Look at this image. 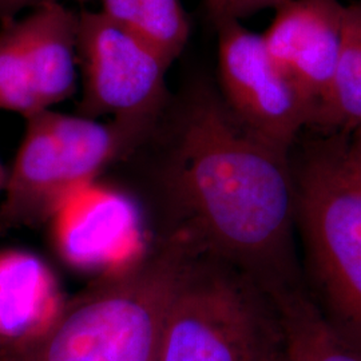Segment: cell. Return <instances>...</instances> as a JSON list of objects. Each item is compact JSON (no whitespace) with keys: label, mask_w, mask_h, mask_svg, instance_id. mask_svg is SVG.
Wrapping results in <instances>:
<instances>
[{"label":"cell","mask_w":361,"mask_h":361,"mask_svg":"<svg viewBox=\"0 0 361 361\" xmlns=\"http://www.w3.org/2000/svg\"><path fill=\"white\" fill-rule=\"evenodd\" d=\"M288 154L245 129L219 91L198 86L173 121L158 171L157 235L245 273L271 296L300 286Z\"/></svg>","instance_id":"1"},{"label":"cell","mask_w":361,"mask_h":361,"mask_svg":"<svg viewBox=\"0 0 361 361\" xmlns=\"http://www.w3.org/2000/svg\"><path fill=\"white\" fill-rule=\"evenodd\" d=\"M189 250L157 235L137 264L66 301L46 329L0 344V361H157L169 301Z\"/></svg>","instance_id":"2"},{"label":"cell","mask_w":361,"mask_h":361,"mask_svg":"<svg viewBox=\"0 0 361 361\" xmlns=\"http://www.w3.org/2000/svg\"><path fill=\"white\" fill-rule=\"evenodd\" d=\"M274 298L245 273L192 255L169 301L157 361H283Z\"/></svg>","instance_id":"3"},{"label":"cell","mask_w":361,"mask_h":361,"mask_svg":"<svg viewBox=\"0 0 361 361\" xmlns=\"http://www.w3.org/2000/svg\"><path fill=\"white\" fill-rule=\"evenodd\" d=\"M157 129L51 109L28 116L0 195V232L47 224L70 194L137 152Z\"/></svg>","instance_id":"4"},{"label":"cell","mask_w":361,"mask_h":361,"mask_svg":"<svg viewBox=\"0 0 361 361\" xmlns=\"http://www.w3.org/2000/svg\"><path fill=\"white\" fill-rule=\"evenodd\" d=\"M296 222L328 322L361 349V189L345 173L340 137L317 145L295 176Z\"/></svg>","instance_id":"5"},{"label":"cell","mask_w":361,"mask_h":361,"mask_svg":"<svg viewBox=\"0 0 361 361\" xmlns=\"http://www.w3.org/2000/svg\"><path fill=\"white\" fill-rule=\"evenodd\" d=\"M78 15V63L83 77L79 116H110L157 129L166 114L171 63L104 13Z\"/></svg>","instance_id":"6"},{"label":"cell","mask_w":361,"mask_h":361,"mask_svg":"<svg viewBox=\"0 0 361 361\" xmlns=\"http://www.w3.org/2000/svg\"><path fill=\"white\" fill-rule=\"evenodd\" d=\"M217 28L221 99L245 129L289 153L298 133L310 128L307 99L274 63L261 34L241 22Z\"/></svg>","instance_id":"7"},{"label":"cell","mask_w":361,"mask_h":361,"mask_svg":"<svg viewBox=\"0 0 361 361\" xmlns=\"http://www.w3.org/2000/svg\"><path fill=\"white\" fill-rule=\"evenodd\" d=\"M47 224L66 265L99 277L133 267L152 245L134 198L97 180L70 194Z\"/></svg>","instance_id":"8"},{"label":"cell","mask_w":361,"mask_h":361,"mask_svg":"<svg viewBox=\"0 0 361 361\" xmlns=\"http://www.w3.org/2000/svg\"><path fill=\"white\" fill-rule=\"evenodd\" d=\"M344 13L341 0H289L261 34L274 63L307 99L312 122L335 77Z\"/></svg>","instance_id":"9"},{"label":"cell","mask_w":361,"mask_h":361,"mask_svg":"<svg viewBox=\"0 0 361 361\" xmlns=\"http://www.w3.org/2000/svg\"><path fill=\"white\" fill-rule=\"evenodd\" d=\"M65 304L59 281L43 258L25 249L0 250V344L38 335Z\"/></svg>","instance_id":"10"},{"label":"cell","mask_w":361,"mask_h":361,"mask_svg":"<svg viewBox=\"0 0 361 361\" xmlns=\"http://www.w3.org/2000/svg\"><path fill=\"white\" fill-rule=\"evenodd\" d=\"M19 20L39 102L49 110L77 89L79 15L52 1Z\"/></svg>","instance_id":"11"},{"label":"cell","mask_w":361,"mask_h":361,"mask_svg":"<svg viewBox=\"0 0 361 361\" xmlns=\"http://www.w3.org/2000/svg\"><path fill=\"white\" fill-rule=\"evenodd\" d=\"M286 361H361V349L324 316L302 285L276 293Z\"/></svg>","instance_id":"12"},{"label":"cell","mask_w":361,"mask_h":361,"mask_svg":"<svg viewBox=\"0 0 361 361\" xmlns=\"http://www.w3.org/2000/svg\"><path fill=\"white\" fill-rule=\"evenodd\" d=\"M361 126V0L345 4L343 43L331 89L312 126L348 137Z\"/></svg>","instance_id":"13"},{"label":"cell","mask_w":361,"mask_h":361,"mask_svg":"<svg viewBox=\"0 0 361 361\" xmlns=\"http://www.w3.org/2000/svg\"><path fill=\"white\" fill-rule=\"evenodd\" d=\"M101 13L150 43L173 63L185 50L190 25L180 0H99Z\"/></svg>","instance_id":"14"},{"label":"cell","mask_w":361,"mask_h":361,"mask_svg":"<svg viewBox=\"0 0 361 361\" xmlns=\"http://www.w3.org/2000/svg\"><path fill=\"white\" fill-rule=\"evenodd\" d=\"M0 23V110L26 119L43 111V107L28 65L23 31L16 18Z\"/></svg>","instance_id":"15"},{"label":"cell","mask_w":361,"mask_h":361,"mask_svg":"<svg viewBox=\"0 0 361 361\" xmlns=\"http://www.w3.org/2000/svg\"><path fill=\"white\" fill-rule=\"evenodd\" d=\"M207 13L216 26L241 22L264 10H277L289 0H204Z\"/></svg>","instance_id":"16"},{"label":"cell","mask_w":361,"mask_h":361,"mask_svg":"<svg viewBox=\"0 0 361 361\" xmlns=\"http://www.w3.org/2000/svg\"><path fill=\"white\" fill-rule=\"evenodd\" d=\"M348 137L349 140L340 137L341 162L349 178L361 189V126Z\"/></svg>","instance_id":"17"},{"label":"cell","mask_w":361,"mask_h":361,"mask_svg":"<svg viewBox=\"0 0 361 361\" xmlns=\"http://www.w3.org/2000/svg\"><path fill=\"white\" fill-rule=\"evenodd\" d=\"M59 1V0H0V22L16 18V15L22 10L26 8H37L39 6ZM77 1H86V0H77Z\"/></svg>","instance_id":"18"},{"label":"cell","mask_w":361,"mask_h":361,"mask_svg":"<svg viewBox=\"0 0 361 361\" xmlns=\"http://www.w3.org/2000/svg\"><path fill=\"white\" fill-rule=\"evenodd\" d=\"M6 178H7V169L3 166V164H1V161H0V195H1L3 189H4Z\"/></svg>","instance_id":"19"},{"label":"cell","mask_w":361,"mask_h":361,"mask_svg":"<svg viewBox=\"0 0 361 361\" xmlns=\"http://www.w3.org/2000/svg\"><path fill=\"white\" fill-rule=\"evenodd\" d=\"M283 361H286V360H285V356H284V359H283Z\"/></svg>","instance_id":"20"}]
</instances>
